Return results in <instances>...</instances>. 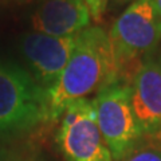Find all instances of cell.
Here are the masks:
<instances>
[{
  "mask_svg": "<svg viewBox=\"0 0 161 161\" xmlns=\"http://www.w3.org/2000/svg\"><path fill=\"white\" fill-rule=\"evenodd\" d=\"M114 4H122V3H126V2H130V0H113Z\"/></svg>",
  "mask_w": 161,
  "mask_h": 161,
  "instance_id": "13",
  "label": "cell"
},
{
  "mask_svg": "<svg viewBox=\"0 0 161 161\" xmlns=\"http://www.w3.org/2000/svg\"><path fill=\"white\" fill-rule=\"evenodd\" d=\"M0 161H22L18 157H14L11 154H4V156H0Z\"/></svg>",
  "mask_w": 161,
  "mask_h": 161,
  "instance_id": "12",
  "label": "cell"
},
{
  "mask_svg": "<svg viewBox=\"0 0 161 161\" xmlns=\"http://www.w3.org/2000/svg\"><path fill=\"white\" fill-rule=\"evenodd\" d=\"M130 94L141 136L161 133V54L144 58L130 82Z\"/></svg>",
  "mask_w": 161,
  "mask_h": 161,
  "instance_id": "7",
  "label": "cell"
},
{
  "mask_svg": "<svg viewBox=\"0 0 161 161\" xmlns=\"http://www.w3.org/2000/svg\"><path fill=\"white\" fill-rule=\"evenodd\" d=\"M121 161H161V149L137 145Z\"/></svg>",
  "mask_w": 161,
  "mask_h": 161,
  "instance_id": "9",
  "label": "cell"
},
{
  "mask_svg": "<svg viewBox=\"0 0 161 161\" xmlns=\"http://www.w3.org/2000/svg\"><path fill=\"white\" fill-rule=\"evenodd\" d=\"M85 0H42L31 16L32 30L51 36L77 35L90 26Z\"/></svg>",
  "mask_w": 161,
  "mask_h": 161,
  "instance_id": "8",
  "label": "cell"
},
{
  "mask_svg": "<svg viewBox=\"0 0 161 161\" xmlns=\"http://www.w3.org/2000/svg\"><path fill=\"white\" fill-rule=\"evenodd\" d=\"M78 34L70 36H51L36 31H30L19 39V53L40 87L48 92L62 75L77 44Z\"/></svg>",
  "mask_w": 161,
  "mask_h": 161,
  "instance_id": "6",
  "label": "cell"
},
{
  "mask_svg": "<svg viewBox=\"0 0 161 161\" xmlns=\"http://www.w3.org/2000/svg\"><path fill=\"white\" fill-rule=\"evenodd\" d=\"M118 82L109 34L101 26H89L78 34L77 44L58 82L46 93L47 121L60 118L66 106Z\"/></svg>",
  "mask_w": 161,
  "mask_h": 161,
  "instance_id": "1",
  "label": "cell"
},
{
  "mask_svg": "<svg viewBox=\"0 0 161 161\" xmlns=\"http://www.w3.org/2000/svg\"><path fill=\"white\" fill-rule=\"evenodd\" d=\"M109 0H85L86 6L90 11V16H92L95 22H101L105 11L108 7Z\"/></svg>",
  "mask_w": 161,
  "mask_h": 161,
  "instance_id": "10",
  "label": "cell"
},
{
  "mask_svg": "<svg viewBox=\"0 0 161 161\" xmlns=\"http://www.w3.org/2000/svg\"><path fill=\"white\" fill-rule=\"evenodd\" d=\"M57 144L66 161H113L98 128L93 99L79 98L67 105L60 115Z\"/></svg>",
  "mask_w": 161,
  "mask_h": 161,
  "instance_id": "5",
  "label": "cell"
},
{
  "mask_svg": "<svg viewBox=\"0 0 161 161\" xmlns=\"http://www.w3.org/2000/svg\"><path fill=\"white\" fill-rule=\"evenodd\" d=\"M160 137H161V133H160Z\"/></svg>",
  "mask_w": 161,
  "mask_h": 161,
  "instance_id": "14",
  "label": "cell"
},
{
  "mask_svg": "<svg viewBox=\"0 0 161 161\" xmlns=\"http://www.w3.org/2000/svg\"><path fill=\"white\" fill-rule=\"evenodd\" d=\"M93 101L98 128L113 161H121L137 147L141 137L132 108L130 85L112 83L98 92Z\"/></svg>",
  "mask_w": 161,
  "mask_h": 161,
  "instance_id": "4",
  "label": "cell"
},
{
  "mask_svg": "<svg viewBox=\"0 0 161 161\" xmlns=\"http://www.w3.org/2000/svg\"><path fill=\"white\" fill-rule=\"evenodd\" d=\"M118 82L130 85L145 57L161 40V18L149 0H134L109 32Z\"/></svg>",
  "mask_w": 161,
  "mask_h": 161,
  "instance_id": "3",
  "label": "cell"
},
{
  "mask_svg": "<svg viewBox=\"0 0 161 161\" xmlns=\"http://www.w3.org/2000/svg\"><path fill=\"white\" fill-rule=\"evenodd\" d=\"M150 3H152V6L154 8L156 14L158 15V16L161 18V0H149Z\"/></svg>",
  "mask_w": 161,
  "mask_h": 161,
  "instance_id": "11",
  "label": "cell"
},
{
  "mask_svg": "<svg viewBox=\"0 0 161 161\" xmlns=\"http://www.w3.org/2000/svg\"><path fill=\"white\" fill-rule=\"evenodd\" d=\"M47 121V95L26 69L0 57V138Z\"/></svg>",
  "mask_w": 161,
  "mask_h": 161,
  "instance_id": "2",
  "label": "cell"
}]
</instances>
